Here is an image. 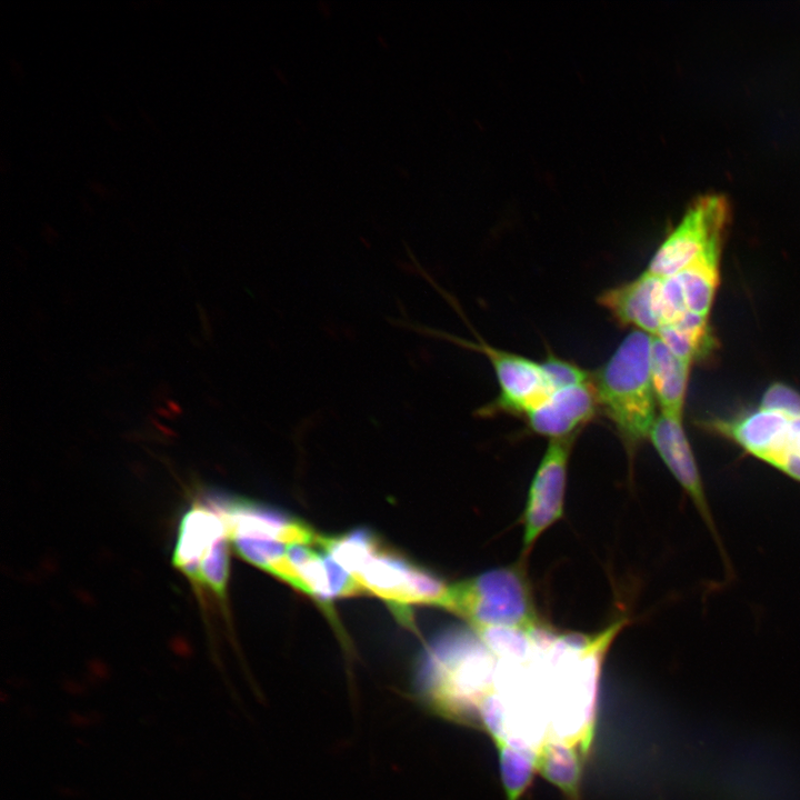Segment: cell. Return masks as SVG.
I'll use <instances>...</instances> for the list:
<instances>
[{"instance_id":"19","label":"cell","mask_w":800,"mask_h":800,"mask_svg":"<svg viewBox=\"0 0 800 800\" xmlns=\"http://www.w3.org/2000/svg\"><path fill=\"white\" fill-rule=\"evenodd\" d=\"M796 456L800 458V417L791 418L787 438L784 452L773 462L774 463L784 456Z\"/></svg>"},{"instance_id":"4","label":"cell","mask_w":800,"mask_h":800,"mask_svg":"<svg viewBox=\"0 0 800 800\" xmlns=\"http://www.w3.org/2000/svg\"><path fill=\"white\" fill-rule=\"evenodd\" d=\"M363 592L386 600L403 616L409 604L440 606L448 586L378 540L350 573Z\"/></svg>"},{"instance_id":"1","label":"cell","mask_w":800,"mask_h":800,"mask_svg":"<svg viewBox=\"0 0 800 800\" xmlns=\"http://www.w3.org/2000/svg\"><path fill=\"white\" fill-rule=\"evenodd\" d=\"M493 668L494 656L474 629L451 627L428 644L417 674L419 691L439 714L477 724Z\"/></svg>"},{"instance_id":"16","label":"cell","mask_w":800,"mask_h":800,"mask_svg":"<svg viewBox=\"0 0 800 800\" xmlns=\"http://www.w3.org/2000/svg\"><path fill=\"white\" fill-rule=\"evenodd\" d=\"M496 748L506 799L521 800L537 773V753L509 744Z\"/></svg>"},{"instance_id":"15","label":"cell","mask_w":800,"mask_h":800,"mask_svg":"<svg viewBox=\"0 0 800 800\" xmlns=\"http://www.w3.org/2000/svg\"><path fill=\"white\" fill-rule=\"evenodd\" d=\"M587 758L576 747L546 742L537 753V773L556 786L567 800H581V778Z\"/></svg>"},{"instance_id":"2","label":"cell","mask_w":800,"mask_h":800,"mask_svg":"<svg viewBox=\"0 0 800 800\" xmlns=\"http://www.w3.org/2000/svg\"><path fill=\"white\" fill-rule=\"evenodd\" d=\"M652 336L630 331L608 361L592 376L599 409L631 453L649 439L658 417L651 379Z\"/></svg>"},{"instance_id":"6","label":"cell","mask_w":800,"mask_h":800,"mask_svg":"<svg viewBox=\"0 0 800 800\" xmlns=\"http://www.w3.org/2000/svg\"><path fill=\"white\" fill-rule=\"evenodd\" d=\"M576 438L550 439L536 470L521 517L523 556L563 516L569 459Z\"/></svg>"},{"instance_id":"11","label":"cell","mask_w":800,"mask_h":800,"mask_svg":"<svg viewBox=\"0 0 800 800\" xmlns=\"http://www.w3.org/2000/svg\"><path fill=\"white\" fill-rule=\"evenodd\" d=\"M663 278L643 271L634 279L599 294L598 303L621 327L657 336L662 327L660 293Z\"/></svg>"},{"instance_id":"14","label":"cell","mask_w":800,"mask_h":800,"mask_svg":"<svg viewBox=\"0 0 800 800\" xmlns=\"http://www.w3.org/2000/svg\"><path fill=\"white\" fill-rule=\"evenodd\" d=\"M722 240L713 242L690 266L676 274L689 312L709 318L719 284Z\"/></svg>"},{"instance_id":"18","label":"cell","mask_w":800,"mask_h":800,"mask_svg":"<svg viewBox=\"0 0 800 800\" xmlns=\"http://www.w3.org/2000/svg\"><path fill=\"white\" fill-rule=\"evenodd\" d=\"M760 408L789 418L800 417V393L783 383H772L763 393Z\"/></svg>"},{"instance_id":"8","label":"cell","mask_w":800,"mask_h":800,"mask_svg":"<svg viewBox=\"0 0 800 800\" xmlns=\"http://www.w3.org/2000/svg\"><path fill=\"white\" fill-rule=\"evenodd\" d=\"M207 501L220 513L229 541L268 539L287 546L318 543L319 536L301 520L246 498L212 493Z\"/></svg>"},{"instance_id":"17","label":"cell","mask_w":800,"mask_h":800,"mask_svg":"<svg viewBox=\"0 0 800 800\" xmlns=\"http://www.w3.org/2000/svg\"><path fill=\"white\" fill-rule=\"evenodd\" d=\"M540 363L553 391L587 383L592 380V376L586 369L569 360L559 358L552 352H549L546 359Z\"/></svg>"},{"instance_id":"12","label":"cell","mask_w":800,"mask_h":800,"mask_svg":"<svg viewBox=\"0 0 800 800\" xmlns=\"http://www.w3.org/2000/svg\"><path fill=\"white\" fill-rule=\"evenodd\" d=\"M790 419L783 413L759 408L732 420H718L712 423V429L772 466L786 450Z\"/></svg>"},{"instance_id":"13","label":"cell","mask_w":800,"mask_h":800,"mask_svg":"<svg viewBox=\"0 0 800 800\" xmlns=\"http://www.w3.org/2000/svg\"><path fill=\"white\" fill-rule=\"evenodd\" d=\"M650 366L660 412L682 418L692 364L676 357L661 339L652 336Z\"/></svg>"},{"instance_id":"3","label":"cell","mask_w":800,"mask_h":800,"mask_svg":"<svg viewBox=\"0 0 800 800\" xmlns=\"http://www.w3.org/2000/svg\"><path fill=\"white\" fill-rule=\"evenodd\" d=\"M474 630L532 629L543 624L524 569L494 568L448 586L440 603Z\"/></svg>"},{"instance_id":"10","label":"cell","mask_w":800,"mask_h":800,"mask_svg":"<svg viewBox=\"0 0 800 800\" xmlns=\"http://www.w3.org/2000/svg\"><path fill=\"white\" fill-rule=\"evenodd\" d=\"M599 410L592 380L554 390L524 417L528 427L539 436L560 439L578 436Z\"/></svg>"},{"instance_id":"5","label":"cell","mask_w":800,"mask_h":800,"mask_svg":"<svg viewBox=\"0 0 800 800\" xmlns=\"http://www.w3.org/2000/svg\"><path fill=\"white\" fill-rule=\"evenodd\" d=\"M728 216L724 197L698 198L659 246L646 271L664 279L686 269L713 242L722 240Z\"/></svg>"},{"instance_id":"9","label":"cell","mask_w":800,"mask_h":800,"mask_svg":"<svg viewBox=\"0 0 800 800\" xmlns=\"http://www.w3.org/2000/svg\"><path fill=\"white\" fill-rule=\"evenodd\" d=\"M649 440L687 497L694 504L719 546L723 561L727 562L702 479L682 427V418L660 412L650 431Z\"/></svg>"},{"instance_id":"7","label":"cell","mask_w":800,"mask_h":800,"mask_svg":"<svg viewBox=\"0 0 800 800\" xmlns=\"http://www.w3.org/2000/svg\"><path fill=\"white\" fill-rule=\"evenodd\" d=\"M460 343L482 352L489 359L499 383V397L482 408L481 414L503 411L526 416L553 392L540 362L482 341L474 343L461 340Z\"/></svg>"}]
</instances>
